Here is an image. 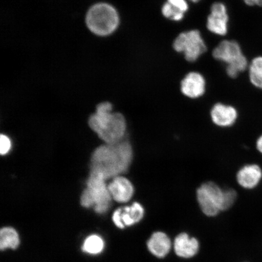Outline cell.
<instances>
[{"label": "cell", "instance_id": "obj_1", "mask_svg": "<svg viewBox=\"0 0 262 262\" xmlns=\"http://www.w3.org/2000/svg\"><path fill=\"white\" fill-rule=\"evenodd\" d=\"M133 149L128 140L100 146L91 157V171L99 173L106 180L128 171L133 160Z\"/></svg>", "mask_w": 262, "mask_h": 262}, {"label": "cell", "instance_id": "obj_5", "mask_svg": "<svg viewBox=\"0 0 262 262\" xmlns=\"http://www.w3.org/2000/svg\"><path fill=\"white\" fill-rule=\"evenodd\" d=\"M215 60L227 64L226 72L229 77L236 78L238 75L247 70L248 63L242 52L240 45L234 40H224L212 51Z\"/></svg>", "mask_w": 262, "mask_h": 262}, {"label": "cell", "instance_id": "obj_13", "mask_svg": "<svg viewBox=\"0 0 262 262\" xmlns=\"http://www.w3.org/2000/svg\"><path fill=\"white\" fill-rule=\"evenodd\" d=\"M262 178V171L257 165H245L237 173V181L242 188L253 189L258 185Z\"/></svg>", "mask_w": 262, "mask_h": 262}, {"label": "cell", "instance_id": "obj_11", "mask_svg": "<svg viewBox=\"0 0 262 262\" xmlns=\"http://www.w3.org/2000/svg\"><path fill=\"white\" fill-rule=\"evenodd\" d=\"M210 116L212 122L216 126L228 127L232 126L236 122L238 113L233 106L217 103L212 106Z\"/></svg>", "mask_w": 262, "mask_h": 262}, {"label": "cell", "instance_id": "obj_20", "mask_svg": "<svg viewBox=\"0 0 262 262\" xmlns=\"http://www.w3.org/2000/svg\"><path fill=\"white\" fill-rule=\"evenodd\" d=\"M237 199V193L233 189H224L225 211L231 208Z\"/></svg>", "mask_w": 262, "mask_h": 262}, {"label": "cell", "instance_id": "obj_19", "mask_svg": "<svg viewBox=\"0 0 262 262\" xmlns=\"http://www.w3.org/2000/svg\"><path fill=\"white\" fill-rule=\"evenodd\" d=\"M162 14L166 18L174 21L182 20L185 17L184 13L179 11L176 8L166 2L162 8Z\"/></svg>", "mask_w": 262, "mask_h": 262}, {"label": "cell", "instance_id": "obj_8", "mask_svg": "<svg viewBox=\"0 0 262 262\" xmlns=\"http://www.w3.org/2000/svg\"><path fill=\"white\" fill-rule=\"evenodd\" d=\"M145 209L139 202H134L130 206L116 209L113 213V221L120 229L131 227L138 224L145 215Z\"/></svg>", "mask_w": 262, "mask_h": 262}, {"label": "cell", "instance_id": "obj_10", "mask_svg": "<svg viewBox=\"0 0 262 262\" xmlns=\"http://www.w3.org/2000/svg\"><path fill=\"white\" fill-rule=\"evenodd\" d=\"M180 91L186 97L196 99L202 97L206 91V80L198 72H190L180 83Z\"/></svg>", "mask_w": 262, "mask_h": 262}, {"label": "cell", "instance_id": "obj_4", "mask_svg": "<svg viewBox=\"0 0 262 262\" xmlns=\"http://www.w3.org/2000/svg\"><path fill=\"white\" fill-rule=\"evenodd\" d=\"M88 28L94 34L107 36L116 31L120 24L116 8L107 3H97L89 9L86 15Z\"/></svg>", "mask_w": 262, "mask_h": 262}, {"label": "cell", "instance_id": "obj_17", "mask_svg": "<svg viewBox=\"0 0 262 262\" xmlns=\"http://www.w3.org/2000/svg\"><path fill=\"white\" fill-rule=\"evenodd\" d=\"M105 243L103 238L97 234H92L84 239L81 250L83 253L90 255L100 254L104 250Z\"/></svg>", "mask_w": 262, "mask_h": 262}, {"label": "cell", "instance_id": "obj_9", "mask_svg": "<svg viewBox=\"0 0 262 262\" xmlns=\"http://www.w3.org/2000/svg\"><path fill=\"white\" fill-rule=\"evenodd\" d=\"M229 16L227 6L224 3L216 2L211 7L210 14L206 21V27L212 34L219 36L227 35L228 31Z\"/></svg>", "mask_w": 262, "mask_h": 262}, {"label": "cell", "instance_id": "obj_2", "mask_svg": "<svg viewBox=\"0 0 262 262\" xmlns=\"http://www.w3.org/2000/svg\"><path fill=\"white\" fill-rule=\"evenodd\" d=\"M112 110L110 103H100L89 119L91 128L107 145L122 142L126 132L125 118L122 114L113 113Z\"/></svg>", "mask_w": 262, "mask_h": 262}, {"label": "cell", "instance_id": "obj_7", "mask_svg": "<svg viewBox=\"0 0 262 262\" xmlns=\"http://www.w3.org/2000/svg\"><path fill=\"white\" fill-rule=\"evenodd\" d=\"M172 46L173 49L184 55L185 58L189 62L198 60L207 51L201 33L196 29L180 33L173 41Z\"/></svg>", "mask_w": 262, "mask_h": 262}, {"label": "cell", "instance_id": "obj_12", "mask_svg": "<svg viewBox=\"0 0 262 262\" xmlns=\"http://www.w3.org/2000/svg\"><path fill=\"white\" fill-rule=\"evenodd\" d=\"M107 187L113 199L119 203L130 201L135 190L130 180L122 176L114 178Z\"/></svg>", "mask_w": 262, "mask_h": 262}, {"label": "cell", "instance_id": "obj_25", "mask_svg": "<svg viewBox=\"0 0 262 262\" xmlns=\"http://www.w3.org/2000/svg\"><path fill=\"white\" fill-rule=\"evenodd\" d=\"M189 1H191L192 3H198L201 1V0H189Z\"/></svg>", "mask_w": 262, "mask_h": 262}, {"label": "cell", "instance_id": "obj_14", "mask_svg": "<svg viewBox=\"0 0 262 262\" xmlns=\"http://www.w3.org/2000/svg\"><path fill=\"white\" fill-rule=\"evenodd\" d=\"M173 248L177 255L182 258H191L198 254L199 243L194 237H190L188 234L183 232L175 238Z\"/></svg>", "mask_w": 262, "mask_h": 262}, {"label": "cell", "instance_id": "obj_18", "mask_svg": "<svg viewBox=\"0 0 262 262\" xmlns=\"http://www.w3.org/2000/svg\"><path fill=\"white\" fill-rule=\"evenodd\" d=\"M249 76L251 83L255 87L262 90V57H258L252 60L249 66Z\"/></svg>", "mask_w": 262, "mask_h": 262}, {"label": "cell", "instance_id": "obj_6", "mask_svg": "<svg viewBox=\"0 0 262 262\" xmlns=\"http://www.w3.org/2000/svg\"><path fill=\"white\" fill-rule=\"evenodd\" d=\"M196 198L200 208L208 217H214L224 211V189L217 183H203L196 191Z\"/></svg>", "mask_w": 262, "mask_h": 262}, {"label": "cell", "instance_id": "obj_23", "mask_svg": "<svg viewBox=\"0 0 262 262\" xmlns=\"http://www.w3.org/2000/svg\"><path fill=\"white\" fill-rule=\"evenodd\" d=\"M248 6H258L262 7V0H243Z\"/></svg>", "mask_w": 262, "mask_h": 262}, {"label": "cell", "instance_id": "obj_22", "mask_svg": "<svg viewBox=\"0 0 262 262\" xmlns=\"http://www.w3.org/2000/svg\"><path fill=\"white\" fill-rule=\"evenodd\" d=\"M167 2L184 14L188 11L189 5L186 0H167Z\"/></svg>", "mask_w": 262, "mask_h": 262}, {"label": "cell", "instance_id": "obj_16", "mask_svg": "<svg viewBox=\"0 0 262 262\" xmlns=\"http://www.w3.org/2000/svg\"><path fill=\"white\" fill-rule=\"evenodd\" d=\"M20 244L18 232L14 228L4 227L0 231V249L5 251L8 249L16 250Z\"/></svg>", "mask_w": 262, "mask_h": 262}, {"label": "cell", "instance_id": "obj_21", "mask_svg": "<svg viewBox=\"0 0 262 262\" xmlns=\"http://www.w3.org/2000/svg\"><path fill=\"white\" fill-rule=\"evenodd\" d=\"M11 141L7 136L2 134L0 136V153L2 156L7 155L11 150Z\"/></svg>", "mask_w": 262, "mask_h": 262}, {"label": "cell", "instance_id": "obj_24", "mask_svg": "<svg viewBox=\"0 0 262 262\" xmlns=\"http://www.w3.org/2000/svg\"><path fill=\"white\" fill-rule=\"evenodd\" d=\"M256 146L258 151L262 154V135L258 139Z\"/></svg>", "mask_w": 262, "mask_h": 262}, {"label": "cell", "instance_id": "obj_3", "mask_svg": "<svg viewBox=\"0 0 262 262\" xmlns=\"http://www.w3.org/2000/svg\"><path fill=\"white\" fill-rule=\"evenodd\" d=\"M106 180L102 176L90 172L86 182V188L82 193L80 204L84 208H94L97 214H104L110 208L112 196L110 194Z\"/></svg>", "mask_w": 262, "mask_h": 262}, {"label": "cell", "instance_id": "obj_15", "mask_svg": "<svg viewBox=\"0 0 262 262\" xmlns=\"http://www.w3.org/2000/svg\"><path fill=\"white\" fill-rule=\"evenodd\" d=\"M150 253L158 258H163L169 253L172 247L171 241L165 232H156L147 242Z\"/></svg>", "mask_w": 262, "mask_h": 262}]
</instances>
